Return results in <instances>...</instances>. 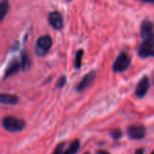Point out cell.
Masks as SVG:
<instances>
[{
	"instance_id": "obj_3",
	"label": "cell",
	"mask_w": 154,
	"mask_h": 154,
	"mask_svg": "<svg viewBox=\"0 0 154 154\" xmlns=\"http://www.w3.org/2000/svg\"><path fill=\"white\" fill-rule=\"evenodd\" d=\"M131 64V57L125 51L121 52L116 59L112 69L114 72H123L126 70Z\"/></svg>"
},
{
	"instance_id": "obj_5",
	"label": "cell",
	"mask_w": 154,
	"mask_h": 154,
	"mask_svg": "<svg viewBox=\"0 0 154 154\" xmlns=\"http://www.w3.org/2000/svg\"><path fill=\"white\" fill-rule=\"evenodd\" d=\"M146 129L142 125H134L127 128V135L132 140H141L145 137Z\"/></svg>"
},
{
	"instance_id": "obj_16",
	"label": "cell",
	"mask_w": 154,
	"mask_h": 154,
	"mask_svg": "<svg viewBox=\"0 0 154 154\" xmlns=\"http://www.w3.org/2000/svg\"><path fill=\"white\" fill-rule=\"evenodd\" d=\"M110 135L112 136V138L114 140L116 141V140H119L122 137V132L119 129H114V130H112L110 132Z\"/></svg>"
},
{
	"instance_id": "obj_13",
	"label": "cell",
	"mask_w": 154,
	"mask_h": 154,
	"mask_svg": "<svg viewBox=\"0 0 154 154\" xmlns=\"http://www.w3.org/2000/svg\"><path fill=\"white\" fill-rule=\"evenodd\" d=\"M79 146H80L79 141V140H74V141L70 143V145L69 146V148H68L66 151H64V152H62V154H75L78 151H79Z\"/></svg>"
},
{
	"instance_id": "obj_2",
	"label": "cell",
	"mask_w": 154,
	"mask_h": 154,
	"mask_svg": "<svg viewBox=\"0 0 154 154\" xmlns=\"http://www.w3.org/2000/svg\"><path fill=\"white\" fill-rule=\"evenodd\" d=\"M51 45H52L51 38L49 35H43V36L40 37L39 39H37V41H36L35 53L40 57H42L48 53Z\"/></svg>"
},
{
	"instance_id": "obj_4",
	"label": "cell",
	"mask_w": 154,
	"mask_h": 154,
	"mask_svg": "<svg viewBox=\"0 0 154 154\" xmlns=\"http://www.w3.org/2000/svg\"><path fill=\"white\" fill-rule=\"evenodd\" d=\"M138 56L142 59H146L154 56L153 39L143 40V42L138 48Z\"/></svg>"
},
{
	"instance_id": "obj_7",
	"label": "cell",
	"mask_w": 154,
	"mask_h": 154,
	"mask_svg": "<svg viewBox=\"0 0 154 154\" xmlns=\"http://www.w3.org/2000/svg\"><path fill=\"white\" fill-rule=\"evenodd\" d=\"M48 21L51 26L55 30H60L63 27V16L60 12H51L48 15Z\"/></svg>"
},
{
	"instance_id": "obj_6",
	"label": "cell",
	"mask_w": 154,
	"mask_h": 154,
	"mask_svg": "<svg viewBox=\"0 0 154 154\" xmlns=\"http://www.w3.org/2000/svg\"><path fill=\"white\" fill-rule=\"evenodd\" d=\"M150 79L148 76H143L138 82L136 88H135V96L137 97L143 98L149 91L150 88Z\"/></svg>"
},
{
	"instance_id": "obj_22",
	"label": "cell",
	"mask_w": 154,
	"mask_h": 154,
	"mask_svg": "<svg viewBox=\"0 0 154 154\" xmlns=\"http://www.w3.org/2000/svg\"><path fill=\"white\" fill-rule=\"evenodd\" d=\"M67 1H68V2H69V1H71V0H67Z\"/></svg>"
},
{
	"instance_id": "obj_10",
	"label": "cell",
	"mask_w": 154,
	"mask_h": 154,
	"mask_svg": "<svg viewBox=\"0 0 154 154\" xmlns=\"http://www.w3.org/2000/svg\"><path fill=\"white\" fill-rule=\"evenodd\" d=\"M22 69V65H21V61L19 60H17L16 58L13 59L7 65L5 71V75H4V79H7L13 75H14L15 73H17L20 69Z\"/></svg>"
},
{
	"instance_id": "obj_19",
	"label": "cell",
	"mask_w": 154,
	"mask_h": 154,
	"mask_svg": "<svg viewBox=\"0 0 154 154\" xmlns=\"http://www.w3.org/2000/svg\"><path fill=\"white\" fill-rule=\"evenodd\" d=\"M134 154H144V150L143 149H138L135 151Z\"/></svg>"
},
{
	"instance_id": "obj_24",
	"label": "cell",
	"mask_w": 154,
	"mask_h": 154,
	"mask_svg": "<svg viewBox=\"0 0 154 154\" xmlns=\"http://www.w3.org/2000/svg\"><path fill=\"white\" fill-rule=\"evenodd\" d=\"M85 154H90V153H85Z\"/></svg>"
},
{
	"instance_id": "obj_12",
	"label": "cell",
	"mask_w": 154,
	"mask_h": 154,
	"mask_svg": "<svg viewBox=\"0 0 154 154\" xmlns=\"http://www.w3.org/2000/svg\"><path fill=\"white\" fill-rule=\"evenodd\" d=\"M9 10V2L8 0L0 1V22L4 20Z\"/></svg>"
},
{
	"instance_id": "obj_20",
	"label": "cell",
	"mask_w": 154,
	"mask_h": 154,
	"mask_svg": "<svg viewBox=\"0 0 154 154\" xmlns=\"http://www.w3.org/2000/svg\"><path fill=\"white\" fill-rule=\"evenodd\" d=\"M97 154H110L108 152L106 151H97Z\"/></svg>"
},
{
	"instance_id": "obj_8",
	"label": "cell",
	"mask_w": 154,
	"mask_h": 154,
	"mask_svg": "<svg viewBox=\"0 0 154 154\" xmlns=\"http://www.w3.org/2000/svg\"><path fill=\"white\" fill-rule=\"evenodd\" d=\"M96 71L95 70H91L89 71L88 73H87L83 78L82 79L79 81V83L78 84V86L76 87V90L78 92H82L84 91L88 87H89L92 82L95 80L96 79Z\"/></svg>"
},
{
	"instance_id": "obj_9",
	"label": "cell",
	"mask_w": 154,
	"mask_h": 154,
	"mask_svg": "<svg viewBox=\"0 0 154 154\" xmlns=\"http://www.w3.org/2000/svg\"><path fill=\"white\" fill-rule=\"evenodd\" d=\"M141 37L143 40L153 39V25L150 20H144L141 23Z\"/></svg>"
},
{
	"instance_id": "obj_14",
	"label": "cell",
	"mask_w": 154,
	"mask_h": 154,
	"mask_svg": "<svg viewBox=\"0 0 154 154\" xmlns=\"http://www.w3.org/2000/svg\"><path fill=\"white\" fill-rule=\"evenodd\" d=\"M84 55V51L82 49H79L77 51L75 54V60H74V68L76 69H79L82 65V58Z\"/></svg>"
},
{
	"instance_id": "obj_1",
	"label": "cell",
	"mask_w": 154,
	"mask_h": 154,
	"mask_svg": "<svg viewBox=\"0 0 154 154\" xmlns=\"http://www.w3.org/2000/svg\"><path fill=\"white\" fill-rule=\"evenodd\" d=\"M2 125L8 132L19 133L24 129L25 123L22 119L16 118L14 116H6L3 119Z\"/></svg>"
},
{
	"instance_id": "obj_11",
	"label": "cell",
	"mask_w": 154,
	"mask_h": 154,
	"mask_svg": "<svg viewBox=\"0 0 154 154\" xmlns=\"http://www.w3.org/2000/svg\"><path fill=\"white\" fill-rule=\"evenodd\" d=\"M18 101H19V98L14 95L0 93V104L14 106V105H16Z\"/></svg>"
},
{
	"instance_id": "obj_23",
	"label": "cell",
	"mask_w": 154,
	"mask_h": 154,
	"mask_svg": "<svg viewBox=\"0 0 154 154\" xmlns=\"http://www.w3.org/2000/svg\"><path fill=\"white\" fill-rule=\"evenodd\" d=\"M151 154H154V153H153V152H152V153H151Z\"/></svg>"
},
{
	"instance_id": "obj_17",
	"label": "cell",
	"mask_w": 154,
	"mask_h": 154,
	"mask_svg": "<svg viewBox=\"0 0 154 154\" xmlns=\"http://www.w3.org/2000/svg\"><path fill=\"white\" fill-rule=\"evenodd\" d=\"M67 82V79H66V76H61L60 78H59V79L57 80V83H56V88H63L65 86Z\"/></svg>"
},
{
	"instance_id": "obj_18",
	"label": "cell",
	"mask_w": 154,
	"mask_h": 154,
	"mask_svg": "<svg viewBox=\"0 0 154 154\" xmlns=\"http://www.w3.org/2000/svg\"><path fill=\"white\" fill-rule=\"evenodd\" d=\"M64 146H65V143H60L54 150V152H52V154H62L63 150H64Z\"/></svg>"
},
{
	"instance_id": "obj_21",
	"label": "cell",
	"mask_w": 154,
	"mask_h": 154,
	"mask_svg": "<svg viewBox=\"0 0 154 154\" xmlns=\"http://www.w3.org/2000/svg\"><path fill=\"white\" fill-rule=\"evenodd\" d=\"M140 1H143L145 3H153L154 2V0H140Z\"/></svg>"
},
{
	"instance_id": "obj_15",
	"label": "cell",
	"mask_w": 154,
	"mask_h": 154,
	"mask_svg": "<svg viewBox=\"0 0 154 154\" xmlns=\"http://www.w3.org/2000/svg\"><path fill=\"white\" fill-rule=\"evenodd\" d=\"M21 65H22V69H28L29 65H30V61L28 59V56L25 52H22L21 54Z\"/></svg>"
}]
</instances>
